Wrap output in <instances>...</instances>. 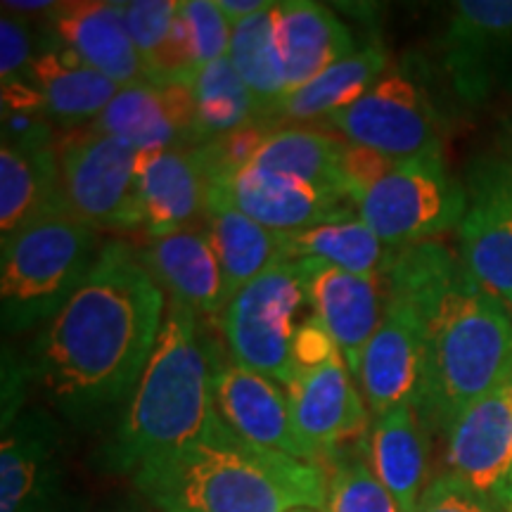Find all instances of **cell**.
Segmentation results:
<instances>
[{
  "label": "cell",
  "instance_id": "cell-36",
  "mask_svg": "<svg viewBox=\"0 0 512 512\" xmlns=\"http://www.w3.org/2000/svg\"><path fill=\"white\" fill-rule=\"evenodd\" d=\"M176 12L178 3L174 0H133V3H126L128 34H131L133 46H136L140 62H143V76L145 69L155 62L159 48L164 46Z\"/></svg>",
  "mask_w": 512,
  "mask_h": 512
},
{
  "label": "cell",
  "instance_id": "cell-19",
  "mask_svg": "<svg viewBox=\"0 0 512 512\" xmlns=\"http://www.w3.org/2000/svg\"><path fill=\"white\" fill-rule=\"evenodd\" d=\"M287 396L294 425L320 458L332 456L339 444L370 427L366 396L358 392L342 356L330 358L323 366L299 370Z\"/></svg>",
  "mask_w": 512,
  "mask_h": 512
},
{
  "label": "cell",
  "instance_id": "cell-23",
  "mask_svg": "<svg viewBox=\"0 0 512 512\" xmlns=\"http://www.w3.org/2000/svg\"><path fill=\"white\" fill-rule=\"evenodd\" d=\"M31 79L46 102L50 121L69 128L93 124L119 93V86L81 60L53 31L38 41Z\"/></svg>",
  "mask_w": 512,
  "mask_h": 512
},
{
  "label": "cell",
  "instance_id": "cell-5",
  "mask_svg": "<svg viewBox=\"0 0 512 512\" xmlns=\"http://www.w3.org/2000/svg\"><path fill=\"white\" fill-rule=\"evenodd\" d=\"M105 242L69 209L50 211L3 238L0 318L10 335L41 330L86 283Z\"/></svg>",
  "mask_w": 512,
  "mask_h": 512
},
{
  "label": "cell",
  "instance_id": "cell-35",
  "mask_svg": "<svg viewBox=\"0 0 512 512\" xmlns=\"http://www.w3.org/2000/svg\"><path fill=\"white\" fill-rule=\"evenodd\" d=\"M181 12L190 31L192 57H195L197 72L211 62L228 57L233 24L223 15L219 0H183Z\"/></svg>",
  "mask_w": 512,
  "mask_h": 512
},
{
  "label": "cell",
  "instance_id": "cell-45",
  "mask_svg": "<svg viewBox=\"0 0 512 512\" xmlns=\"http://www.w3.org/2000/svg\"><path fill=\"white\" fill-rule=\"evenodd\" d=\"M294 512H323V510H311V508H302V510H294Z\"/></svg>",
  "mask_w": 512,
  "mask_h": 512
},
{
  "label": "cell",
  "instance_id": "cell-40",
  "mask_svg": "<svg viewBox=\"0 0 512 512\" xmlns=\"http://www.w3.org/2000/svg\"><path fill=\"white\" fill-rule=\"evenodd\" d=\"M335 356H342L335 339L316 316L306 318L302 325H297V332H294V361H297L299 370L323 366Z\"/></svg>",
  "mask_w": 512,
  "mask_h": 512
},
{
  "label": "cell",
  "instance_id": "cell-3",
  "mask_svg": "<svg viewBox=\"0 0 512 512\" xmlns=\"http://www.w3.org/2000/svg\"><path fill=\"white\" fill-rule=\"evenodd\" d=\"M133 486L159 512H328L323 467L249 444L219 413L200 437L140 467Z\"/></svg>",
  "mask_w": 512,
  "mask_h": 512
},
{
  "label": "cell",
  "instance_id": "cell-29",
  "mask_svg": "<svg viewBox=\"0 0 512 512\" xmlns=\"http://www.w3.org/2000/svg\"><path fill=\"white\" fill-rule=\"evenodd\" d=\"M389 55L380 43L366 46L349 57H344L342 62H337L335 67H330L328 72H323L318 79L306 83L299 91L287 93L283 102L275 110V121H313V119H328L330 114H335L344 107H349L351 102H356L363 93L368 91L380 76L387 72Z\"/></svg>",
  "mask_w": 512,
  "mask_h": 512
},
{
  "label": "cell",
  "instance_id": "cell-10",
  "mask_svg": "<svg viewBox=\"0 0 512 512\" xmlns=\"http://www.w3.org/2000/svg\"><path fill=\"white\" fill-rule=\"evenodd\" d=\"M465 214L458 226L460 259L472 278L503 299H512V159L482 157L465 181Z\"/></svg>",
  "mask_w": 512,
  "mask_h": 512
},
{
  "label": "cell",
  "instance_id": "cell-17",
  "mask_svg": "<svg viewBox=\"0 0 512 512\" xmlns=\"http://www.w3.org/2000/svg\"><path fill=\"white\" fill-rule=\"evenodd\" d=\"M95 131L119 138L138 152L197 145V107L188 83H152L140 79L119 88Z\"/></svg>",
  "mask_w": 512,
  "mask_h": 512
},
{
  "label": "cell",
  "instance_id": "cell-30",
  "mask_svg": "<svg viewBox=\"0 0 512 512\" xmlns=\"http://www.w3.org/2000/svg\"><path fill=\"white\" fill-rule=\"evenodd\" d=\"M280 3L259 12V15L235 22L230 29L228 60L245 81L252 93L259 117L271 121L275 110L287 95L285 69L275 43V24H278Z\"/></svg>",
  "mask_w": 512,
  "mask_h": 512
},
{
  "label": "cell",
  "instance_id": "cell-27",
  "mask_svg": "<svg viewBox=\"0 0 512 512\" xmlns=\"http://www.w3.org/2000/svg\"><path fill=\"white\" fill-rule=\"evenodd\" d=\"M368 463L401 512H418L425 494L427 441L415 406H401L373 418Z\"/></svg>",
  "mask_w": 512,
  "mask_h": 512
},
{
  "label": "cell",
  "instance_id": "cell-8",
  "mask_svg": "<svg viewBox=\"0 0 512 512\" xmlns=\"http://www.w3.org/2000/svg\"><path fill=\"white\" fill-rule=\"evenodd\" d=\"M465 204V185L432 152L396 164L358 200V214L384 245L406 249L460 226Z\"/></svg>",
  "mask_w": 512,
  "mask_h": 512
},
{
  "label": "cell",
  "instance_id": "cell-46",
  "mask_svg": "<svg viewBox=\"0 0 512 512\" xmlns=\"http://www.w3.org/2000/svg\"><path fill=\"white\" fill-rule=\"evenodd\" d=\"M508 128H510V133H512V121H510V124H508Z\"/></svg>",
  "mask_w": 512,
  "mask_h": 512
},
{
  "label": "cell",
  "instance_id": "cell-14",
  "mask_svg": "<svg viewBox=\"0 0 512 512\" xmlns=\"http://www.w3.org/2000/svg\"><path fill=\"white\" fill-rule=\"evenodd\" d=\"M306 302L335 339L349 373L358 380L366 347L387 306V278H368L316 259L297 261Z\"/></svg>",
  "mask_w": 512,
  "mask_h": 512
},
{
  "label": "cell",
  "instance_id": "cell-21",
  "mask_svg": "<svg viewBox=\"0 0 512 512\" xmlns=\"http://www.w3.org/2000/svg\"><path fill=\"white\" fill-rule=\"evenodd\" d=\"M138 254L169 299L185 304L197 316H216L226 309V278L204 223L147 238Z\"/></svg>",
  "mask_w": 512,
  "mask_h": 512
},
{
  "label": "cell",
  "instance_id": "cell-20",
  "mask_svg": "<svg viewBox=\"0 0 512 512\" xmlns=\"http://www.w3.org/2000/svg\"><path fill=\"white\" fill-rule=\"evenodd\" d=\"M209 185L197 145L140 152L138 192L147 238L204 223Z\"/></svg>",
  "mask_w": 512,
  "mask_h": 512
},
{
  "label": "cell",
  "instance_id": "cell-34",
  "mask_svg": "<svg viewBox=\"0 0 512 512\" xmlns=\"http://www.w3.org/2000/svg\"><path fill=\"white\" fill-rule=\"evenodd\" d=\"M275 128L278 126H273L271 121L256 119L245 126L223 133V136H216L207 140V143L197 145V152H200L209 181H223V178L240 174L247 166H252L256 155H259L261 147H264Z\"/></svg>",
  "mask_w": 512,
  "mask_h": 512
},
{
  "label": "cell",
  "instance_id": "cell-4",
  "mask_svg": "<svg viewBox=\"0 0 512 512\" xmlns=\"http://www.w3.org/2000/svg\"><path fill=\"white\" fill-rule=\"evenodd\" d=\"M214 415L211 358L200 320L169 299L155 354L102 446V470L133 477L150 460L200 437Z\"/></svg>",
  "mask_w": 512,
  "mask_h": 512
},
{
  "label": "cell",
  "instance_id": "cell-9",
  "mask_svg": "<svg viewBox=\"0 0 512 512\" xmlns=\"http://www.w3.org/2000/svg\"><path fill=\"white\" fill-rule=\"evenodd\" d=\"M325 124L344 140L373 147L396 162L441 152L434 105L408 67L387 69L361 98L330 114Z\"/></svg>",
  "mask_w": 512,
  "mask_h": 512
},
{
  "label": "cell",
  "instance_id": "cell-15",
  "mask_svg": "<svg viewBox=\"0 0 512 512\" xmlns=\"http://www.w3.org/2000/svg\"><path fill=\"white\" fill-rule=\"evenodd\" d=\"M422 375H425V330H422L420 313L413 309L411 302L387 290V306L380 328L366 347L361 375H358L373 418L401 406L418 408Z\"/></svg>",
  "mask_w": 512,
  "mask_h": 512
},
{
  "label": "cell",
  "instance_id": "cell-32",
  "mask_svg": "<svg viewBox=\"0 0 512 512\" xmlns=\"http://www.w3.org/2000/svg\"><path fill=\"white\" fill-rule=\"evenodd\" d=\"M190 88L197 107V145L261 119L252 93L228 57L200 69Z\"/></svg>",
  "mask_w": 512,
  "mask_h": 512
},
{
  "label": "cell",
  "instance_id": "cell-11",
  "mask_svg": "<svg viewBox=\"0 0 512 512\" xmlns=\"http://www.w3.org/2000/svg\"><path fill=\"white\" fill-rule=\"evenodd\" d=\"M446 72L465 102H482L512 81V0H460L444 36Z\"/></svg>",
  "mask_w": 512,
  "mask_h": 512
},
{
  "label": "cell",
  "instance_id": "cell-44",
  "mask_svg": "<svg viewBox=\"0 0 512 512\" xmlns=\"http://www.w3.org/2000/svg\"><path fill=\"white\" fill-rule=\"evenodd\" d=\"M508 512H512V475H510V489H508Z\"/></svg>",
  "mask_w": 512,
  "mask_h": 512
},
{
  "label": "cell",
  "instance_id": "cell-33",
  "mask_svg": "<svg viewBox=\"0 0 512 512\" xmlns=\"http://www.w3.org/2000/svg\"><path fill=\"white\" fill-rule=\"evenodd\" d=\"M328 512H401L363 458L337 460L328 477Z\"/></svg>",
  "mask_w": 512,
  "mask_h": 512
},
{
  "label": "cell",
  "instance_id": "cell-37",
  "mask_svg": "<svg viewBox=\"0 0 512 512\" xmlns=\"http://www.w3.org/2000/svg\"><path fill=\"white\" fill-rule=\"evenodd\" d=\"M38 41L41 36L34 38L27 19L3 10V17H0V81L3 86L34 81L31 64L36 60Z\"/></svg>",
  "mask_w": 512,
  "mask_h": 512
},
{
  "label": "cell",
  "instance_id": "cell-2",
  "mask_svg": "<svg viewBox=\"0 0 512 512\" xmlns=\"http://www.w3.org/2000/svg\"><path fill=\"white\" fill-rule=\"evenodd\" d=\"M387 290L420 313L425 375L418 413L448 430L470 403L489 394L512 366V313L472 278L441 242L399 249Z\"/></svg>",
  "mask_w": 512,
  "mask_h": 512
},
{
  "label": "cell",
  "instance_id": "cell-26",
  "mask_svg": "<svg viewBox=\"0 0 512 512\" xmlns=\"http://www.w3.org/2000/svg\"><path fill=\"white\" fill-rule=\"evenodd\" d=\"M69 209L64 200L57 140L43 145H0V230L10 238L24 223Z\"/></svg>",
  "mask_w": 512,
  "mask_h": 512
},
{
  "label": "cell",
  "instance_id": "cell-39",
  "mask_svg": "<svg viewBox=\"0 0 512 512\" xmlns=\"http://www.w3.org/2000/svg\"><path fill=\"white\" fill-rule=\"evenodd\" d=\"M418 512H505L501 505L491 501L465 484L453 472L434 477L425 486V494L420 498Z\"/></svg>",
  "mask_w": 512,
  "mask_h": 512
},
{
  "label": "cell",
  "instance_id": "cell-25",
  "mask_svg": "<svg viewBox=\"0 0 512 512\" xmlns=\"http://www.w3.org/2000/svg\"><path fill=\"white\" fill-rule=\"evenodd\" d=\"M204 226L221 261L228 302L254 278L285 261L283 233L256 223L216 183H211L207 192Z\"/></svg>",
  "mask_w": 512,
  "mask_h": 512
},
{
  "label": "cell",
  "instance_id": "cell-13",
  "mask_svg": "<svg viewBox=\"0 0 512 512\" xmlns=\"http://www.w3.org/2000/svg\"><path fill=\"white\" fill-rule=\"evenodd\" d=\"M446 460L453 475L508 512L512 475V366L482 399L446 430Z\"/></svg>",
  "mask_w": 512,
  "mask_h": 512
},
{
  "label": "cell",
  "instance_id": "cell-41",
  "mask_svg": "<svg viewBox=\"0 0 512 512\" xmlns=\"http://www.w3.org/2000/svg\"><path fill=\"white\" fill-rule=\"evenodd\" d=\"M271 5L273 0H219V8L223 10V15L228 17L230 24L259 15V12L268 10Z\"/></svg>",
  "mask_w": 512,
  "mask_h": 512
},
{
  "label": "cell",
  "instance_id": "cell-24",
  "mask_svg": "<svg viewBox=\"0 0 512 512\" xmlns=\"http://www.w3.org/2000/svg\"><path fill=\"white\" fill-rule=\"evenodd\" d=\"M275 43L283 60L287 93L299 91L356 53V41L347 24L330 8L311 0L280 3Z\"/></svg>",
  "mask_w": 512,
  "mask_h": 512
},
{
  "label": "cell",
  "instance_id": "cell-7",
  "mask_svg": "<svg viewBox=\"0 0 512 512\" xmlns=\"http://www.w3.org/2000/svg\"><path fill=\"white\" fill-rule=\"evenodd\" d=\"M306 302L297 261H280L230 297L221 330L235 363L290 389L297 380L294 316Z\"/></svg>",
  "mask_w": 512,
  "mask_h": 512
},
{
  "label": "cell",
  "instance_id": "cell-6",
  "mask_svg": "<svg viewBox=\"0 0 512 512\" xmlns=\"http://www.w3.org/2000/svg\"><path fill=\"white\" fill-rule=\"evenodd\" d=\"M138 155L136 147L93 126L69 128L57 136L64 200L76 219L98 233L143 228Z\"/></svg>",
  "mask_w": 512,
  "mask_h": 512
},
{
  "label": "cell",
  "instance_id": "cell-18",
  "mask_svg": "<svg viewBox=\"0 0 512 512\" xmlns=\"http://www.w3.org/2000/svg\"><path fill=\"white\" fill-rule=\"evenodd\" d=\"M216 185H221L230 200L256 223L283 235L361 216L349 195L313 188L294 178L266 174L252 166L240 174L216 181Z\"/></svg>",
  "mask_w": 512,
  "mask_h": 512
},
{
  "label": "cell",
  "instance_id": "cell-28",
  "mask_svg": "<svg viewBox=\"0 0 512 512\" xmlns=\"http://www.w3.org/2000/svg\"><path fill=\"white\" fill-rule=\"evenodd\" d=\"M283 254L287 261L316 259L342 268V271L384 278L394 266L399 249L387 247L361 216L339 223L283 235Z\"/></svg>",
  "mask_w": 512,
  "mask_h": 512
},
{
  "label": "cell",
  "instance_id": "cell-22",
  "mask_svg": "<svg viewBox=\"0 0 512 512\" xmlns=\"http://www.w3.org/2000/svg\"><path fill=\"white\" fill-rule=\"evenodd\" d=\"M50 31L119 88L145 79L143 62L128 34L126 3L117 0L57 3V8L50 12Z\"/></svg>",
  "mask_w": 512,
  "mask_h": 512
},
{
  "label": "cell",
  "instance_id": "cell-12",
  "mask_svg": "<svg viewBox=\"0 0 512 512\" xmlns=\"http://www.w3.org/2000/svg\"><path fill=\"white\" fill-rule=\"evenodd\" d=\"M211 389L216 413L249 444L320 465L323 458L299 434L292 418L290 396L278 382L242 368L235 361L211 358Z\"/></svg>",
  "mask_w": 512,
  "mask_h": 512
},
{
  "label": "cell",
  "instance_id": "cell-31",
  "mask_svg": "<svg viewBox=\"0 0 512 512\" xmlns=\"http://www.w3.org/2000/svg\"><path fill=\"white\" fill-rule=\"evenodd\" d=\"M342 145V138H335L323 131H313V128H275L252 162V169L294 178V181L309 183L320 190L349 195L342 183V176H339Z\"/></svg>",
  "mask_w": 512,
  "mask_h": 512
},
{
  "label": "cell",
  "instance_id": "cell-47",
  "mask_svg": "<svg viewBox=\"0 0 512 512\" xmlns=\"http://www.w3.org/2000/svg\"><path fill=\"white\" fill-rule=\"evenodd\" d=\"M508 306H510V309H512V299H510V302H508Z\"/></svg>",
  "mask_w": 512,
  "mask_h": 512
},
{
  "label": "cell",
  "instance_id": "cell-1",
  "mask_svg": "<svg viewBox=\"0 0 512 512\" xmlns=\"http://www.w3.org/2000/svg\"><path fill=\"white\" fill-rule=\"evenodd\" d=\"M166 304L138 249L107 240L86 283L24 354L31 384L64 418H102L138 387L155 354Z\"/></svg>",
  "mask_w": 512,
  "mask_h": 512
},
{
  "label": "cell",
  "instance_id": "cell-43",
  "mask_svg": "<svg viewBox=\"0 0 512 512\" xmlns=\"http://www.w3.org/2000/svg\"><path fill=\"white\" fill-rule=\"evenodd\" d=\"M112 512H152L147 508H119V510H112Z\"/></svg>",
  "mask_w": 512,
  "mask_h": 512
},
{
  "label": "cell",
  "instance_id": "cell-38",
  "mask_svg": "<svg viewBox=\"0 0 512 512\" xmlns=\"http://www.w3.org/2000/svg\"><path fill=\"white\" fill-rule=\"evenodd\" d=\"M396 164H399L396 159L382 155L373 147L344 140L342 155H339V176H342L344 188H347L351 200L356 202V207L358 200L370 188H375Z\"/></svg>",
  "mask_w": 512,
  "mask_h": 512
},
{
  "label": "cell",
  "instance_id": "cell-16",
  "mask_svg": "<svg viewBox=\"0 0 512 512\" xmlns=\"http://www.w3.org/2000/svg\"><path fill=\"white\" fill-rule=\"evenodd\" d=\"M60 448V427L43 408H24L3 427L0 512H55Z\"/></svg>",
  "mask_w": 512,
  "mask_h": 512
},
{
  "label": "cell",
  "instance_id": "cell-42",
  "mask_svg": "<svg viewBox=\"0 0 512 512\" xmlns=\"http://www.w3.org/2000/svg\"><path fill=\"white\" fill-rule=\"evenodd\" d=\"M57 3H50V0H36V3H29V0H15V3H3V10L15 12V15H29V12H53Z\"/></svg>",
  "mask_w": 512,
  "mask_h": 512
}]
</instances>
